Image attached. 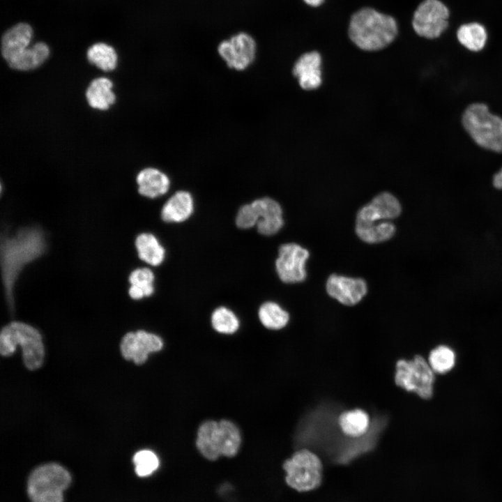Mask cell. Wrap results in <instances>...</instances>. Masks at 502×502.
<instances>
[{
    "instance_id": "cell-9",
    "label": "cell",
    "mask_w": 502,
    "mask_h": 502,
    "mask_svg": "<svg viewBox=\"0 0 502 502\" xmlns=\"http://www.w3.org/2000/svg\"><path fill=\"white\" fill-rule=\"evenodd\" d=\"M450 10L441 0H423L414 10L411 27L419 38L438 39L450 26Z\"/></svg>"
},
{
    "instance_id": "cell-3",
    "label": "cell",
    "mask_w": 502,
    "mask_h": 502,
    "mask_svg": "<svg viewBox=\"0 0 502 502\" xmlns=\"http://www.w3.org/2000/svg\"><path fill=\"white\" fill-rule=\"evenodd\" d=\"M195 443L204 458L215 461L221 456L233 457L236 455L241 446V436L238 427L231 420H208L199 425Z\"/></svg>"
},
{
    "instance_id": "cell-4",
    "label": "cell",
    "mask_w": 502,
    "mask_h": 502,
    "mask_svg": "<svg viewBox=\"0 0 502 502\" xmlns=\"http://www.w3.org/2000/svg\"><path fill=\"white\" fill-rule=\"evenodd\" d=\"M18 344L22 349L26 367L31 370L39 368L43 363L45 350L38 330L21 321H12L6 325L0 334L1 355L10 356Z\"/></svg>"
},
{
    "instance_id": "cell-20",
    "label": "cell",
    "mask_w": 502,
    "mask_h": 502,
    "mask_svg": "<svg viewBox=\"0 0 502 502\" xmlns=\"http://www.w3.org/2000/svg\"><path fill=\"white\" fill-rule=\"evenodd\" d=\"M455 37L460 46L471 52L477 53L486 47L489 35L483 24L471 21L462 23L457 27Z\"/></svg>"
},
{
    "instance_id": "cell-6",
    "label": "cell",
    "mask_w": 502,
    "mask_h": 502,
    "mask_svg": "<svg viewBox=\"0 0 502 502\" xmlns=\"http://www.w3.org/2000/svg\"><path fill=\"white\" fill-rule=\"evenodd\" d=\"M71 482L69 473L61 465L50 463L36 468L28 480L31 502H63V492Z\"/></svg>"
},
{
    "instance_id": "cell-5",
    "label": "cell",
    "mask_w": 502,
    "mask_h": 502,
    "mask_svg": "<svg viewBox=\"0 0 502 502\" xmlns=\"http://www.w3.org/2000/svg\"><path fill=\"white\" fill-rule=\"evenodd\" d=\"M462 124L481 147L502 153V118L492 114L483 103H473L464 110Z\"/></svg>"
},
{
    "instance_id": "cell-30",
    "label": "cell",
    "mask_w": 502,
    "mask_h": 502,
    "mask_svg": "<svg viewBox=\"0 0 502 502\" xmlns=\"http://www.w3.org/2000/svg\"><path fill=\"white\" fill-rule=\"evenodd\" d=\"M213 328L221 334H234L240 326V321L235 313L230 309L220 306L213 310L211 317Z\"/></svg>"
},
{
    "instance_id": "cell-31",
    "label": "cell",
    "mask_w": 502,
    "mask_h": 502,
    "mask_svg": "<svg viewBox=\"0 0 502 502\" xmlns=\"http://www.w3.org/2000/svg\"><path fill=\"white\" fill-rule=\"evenodd\" d=\"M135 472L139 477H146L152 474L159 466L157 455L151 450H142L133 457Z\"/></svg>"
},
{
    "instance_id": "cell-21",
    "label": "cell",
    "mask_w": 502,
    "mask_h": 502,
    "mask_svg": "<svg viewBox=\"0 0 502 502\" xmlns=\"http://www.w3.org/2000/svg\"><path fill=\"white\" fill-rule=\"evenodd\" d=\"M112 86V81L108 78L98 77L93 79L86 91L89 105L94 109H107L116 100Z\"/></svg>"
},
{
    "instance_id": "cell-1",
    "label": "cell",
    "mask_w": 502,
    "mask_h": 502,
    "mask_svg": "<svg viewBox=\"0 0 502 502\" xmlns=\"http://www.w3.org/2000/svg\"><path fill=\"white\" fill-rule=\"evenodd\" d=\"M347 32L349 39L358 49L375 52L392 44L399 35L400 27L393 15L365 6L351 15Z\"/></svg>"
},
{
    "instance_id": "cell-12",
    "label": "cell",
    "mask_w": 502,
    "mask_h": 502,
    "mask_svg": "<svg viewBox=\"0 0 502 502\" xmlns=\"http://www.w3.org/2000/svg\"><path fill=\"white\" fill-rule=\"evenodd\" d=\"M162 347L163 342L160 336L139 330L126 334L120 349L124 358L142 365L146 361L149 353L160 351Z\"/></svg>"
},
{
    "instance_id": "cell-24",
    "label": "cell",
    "mask_w": 502,
    "mask_h": 502,
    "mask_svg": "<svg viewBox=\"0 0 502 502\" xmlns=\"http://www.w3.org/2000/svg\"><path fill=\"white\" fill-rule=\"evenodd\" d=\"M356 232L362 241L368 243H377L392 238L395 232V227L388 220L374 222L356 221Z\"/></svg>"
},
{
    "instance_id": "cell-26",
    "label": "cell",
    "mask_w": 502,
    "mask_h": 502,
    "mask_svg": "<svg viewBox=\"0 0 502 502\" xmlns=\"http://www.w3.org/2000/svg\"><path fill=\"white\" fill-rule=\"evenodd\" d=\"M130 286L128 289L130 297L139 300L151 296L155 291L153 272L147 267L137 268L132 271L128 277Z\"/></svg>"
},
{
    "instance_id": "cell-10",
    "label": "cell",
    "mask_w": 502,
    "mask_h": 502,
    "mask_svg": "<svg viewBox=\"0 0 502 502\" xmlns=\"http://www.w3.org/2000/svg\"><path fill=\"white\" fill-rule=\"evenodd\" d=\"M258 45L255 38L244 31L220 40L217 52L227 66L236 71L248 68L256 60Z\"/></svg>"
},
{
    "instance_id": "cell-11",
    "label": "cell",
    "mask_w": 502,
    "mask_h": 502,
    "mask_svg": "<svg viewBox=\"0 0 502 502\" xmlns=\"http://www.w3.org/2000/svg\"><path fill=\"white\" fill-rule=\"evenodd\" d=\"M309 252L294 243H285L279 248L275 260V270L284 283H297L306 278L305 262Z\"/></svg>"
},
{
    "instance_id": "cell-28",
    "label": "cell",
    "mask_w": 502,
    "mask_h": 502,
    "mask_svg": "<svg viewBox=\"0 0 502 502\" xmlns=\"http://www.w3.org/2000/svg\"><path fill=\"white\" fill-rule=\"evenodd\" d=\"M258 317L261 324L271 330H280L288 324L289 313L281 306L272 301H266L258 310Z\"/></svg>"
},
{
    "instance_id": "cell-17",
    "label": "cell",
    "mask_w": 502,
    "mask_h": 502,
    "mask_svg": "<svg viewBox=\"0 0 502 502\" xmlns=\"http://www.w3.org/2000/svg\"><path fill=\"white\" fill-rule=\"evenodd\" d=\"M33 30L26 23H19L8 29L1 38V54L8 63L24 50L32 38Z\"/></svg>"
},
{
    "instance_id": "cell-22",
    "label": "cell",
    "mask_w": 502,
    "mask_h": 502,
    "mask_svg": "<svg viewBox=\"0 0 502 502\" xmlns=\"http://www.w3.org/2000/svg\"><path fill=\"white\" fill-rule=\"evenodd\" d=\"M139 258L146 264L160 266L165 258V249L158 239L151 233L139 234L135 241Z\"/></svg>"
},
{
    "instance_id": "cell-14",
    "label": "cell",
    "mask_w": 502,
    "mask_h": 502,
    "mask_svg": "<svg viewBox=\"0 0 502 502\" xmlns=\"http://www.w3.org/2000/svg\"><path fill=\"white\" fill-rule=\"evenodd\" d=\"M401 211L398 199L390 192H383L358 211L356 221L374 222L388 220L399 216Z\"/></svg>"
},
{
    "instance_id": "cell-15",
    "label": "cell",
    "mask_w": 502,
    "mask_h": 502,
    "mask_svg": "<svg viewBox=\"0 0 502 502\" xmlns=\"http://www.w3.org/2000/svg\"><path fill=\"white\" fill-rule=\"evenodd\" d=\"M251 204L257 213L256 227L260 234L272 236L282 229L284 225L282 209L277 201L265 197L257 199Z\"/></svg>"
},
{
    "instance_id": "cell-23",
    "label": "cell",
    "mask_w": 502,
    "mask_h": 502,
    "mask_svg": "<svg viewBox=\"0 0 502 502\" xmlns=\"http://www.w3.org/2000/svg\"><path fill=\"white\" fill-rule=\"evenodd\" d=\"M49 47L42 42L27 47L8 62L9 66L17 70H31L40 66L49 57Z\"/></svg>"
},
{
    "instance_id": "cell-34",
    "label": "cell",
    "mask_w": 502,
    "mask_h": 502,
    "mask_svg": "<svg viewBox=\"0 0 502 502\" xmlns=\"http://www.w3.org/2000/svg\"><path fill=\"white\" fill-rule=\"evenodd\" d=\"M307 6L312 8H318L322 6L326 0H301Z\"/></svg>"
},
{
    "instance_id": "cell-18",
    "label": "cell",
    "mask_w": 502,
    "mask_h": 502,
    "mask_svg": "<svg viewBox=\"0 0 502 502\" xmlns=\"http://www.w3.org/2000/svg\"><path fill=\"white\" fill-rule=\"evenodd\" d=\"M194 212V199L186 190L174 193L161 210V218L165 222L180 223L187 220Z\"/></svg>"
},
{
    "instance_id": "cell-7",
    "label": "cell",
    "mask_w": 502,
    "mask_h": 502,
    "mask_svg": "<svg viewBox=\"0 0 502 502\" xmlns=\"http://www.w3.org/2000/svg\"><path fill=\"white\" fill-rule=\"evenodd\" d=\"M286 483L299 492L317 489L323 480V465L313 452L303 448L295 452L283 464Z\"/></svg>"
},
{
    "instance_id": "cell-16",
    "label": "cell",
    "mask_w": 502,
    "mask_h": 502,
    "mask_svg": "<svg viewBox=\"0 0 502 502\" xmlns=\"http://www.w3.org/2000/svg\"><path fill=\"white\" fill-rule=\"evenodd\" d=\"M321 61L320 53L314 50L303 53L294 63L292 73L303 89H315L321 85Z\"/></svg>"
},
{
    "instance_id": "cell-27",
    "label": "cell",
    "mask_w": 502,
    "mask_h": 502,
    "mask_svg": "<svg viewBox=\"0 0 502 502\" xmlns=\"http://www.w3.org/2000/svg\"><path fill=\"white\" fill-rule=\"evenodd\" d=\"M339 424L345 435L356 439L367 432L370 418L365 411L356 409L342 413L339 418Z\"/></svg>"
},
{
    "instance_id": "cell-25",
    "label": "cell",
    "mask_w": 502,
    "mask_h": 502,
    "mask_svg": "<svg viewBox=\"0 0 502 502\" xmlns=\"http://www.w3.org/2000/svg\"><path fill=\"white\" fill-rule=\"evenodd\" d=\"M427 360L436 374L445 375L456 366L457 355L451 346L441 344L429 351Z\"/></svg>"
},
{
    "instance_id": "cell-2",
    "label": "cell",
    "mask_w": 502,
    "mask_h": 502,
    "mask_svg": "<svg viewBox=\"0 0 502 502\" xmlns=\"http://www.w3.org/2000/svg\"><path fill=\"white\" fill-rule=\"evenodd\" d=\"M45 250V239L36 228L22 229L1 245V266L6 296L12 301L15 281L22 267L38 257Z\"/></svg>"
},
{
    "instance_id": "cell-29",
    "label": "cell",
    "mask_w": 502,
    "mask_h": 502,
    "mask_svg": "<svg viewBox=\"0 0 502 502\" xmlns=\"http://www.w3.org/2000/svg\"><path fill=\"white\" fill-rule=\"evenodd\" d=\"M89 61L103 71H112L117 64V54L114 49L102 43L91 45L87 51Z\"/></svg>"
},
{
    "instance_id": "cell-8",
    "label": "cell",
    "mask_w": 502,
    "mask_h": 502,
    "mask_svg": "<svg viewBox=\"0 0 502 502\" xmlns=\"http://www.w3.org/2000/svg\"><path fill=\"white\" fill-rule=\"evenodd\" d=\"M395 381L401 388L427 400L434 396L436 374L427 360L417 354L411 360L400 359L397 361Z\"/></svg>"
},
{
    "instance_id": "cell-32",
    "label": "cell",
    "mask_w": 502,
    "mask_h": 502,
    "mask_svg": "<svg viewBox=\"0 0 502 502\" xmlns=\"http://www.w3.org/2000/svg\"><path fill=\"white\" fill-rule=\"evenodd\" d=\"M257 221V211L251 203L241 206L235 218L236 226L242 229H248L256 226Z\"/></svg>"
},
{
    "instance_id": "cell-19",
    "label": "cell",
    "mask_w": 502,
    "mask_h": 502,
    "mask_svg": "<svg viewBox=\"0 0 502 502\" xmlns=\"http://www.w3.org/2000/svg\"><path fill=\"white\" fill-rule=\"evenodd\" d=\"M136 181L139 193L150 199L165 195L171 185L169 176L154 167H146L141 170L137 175Z\"/></svg>"
},
{
    "instance_id": "cell-13",
    "label": "cell",
    "mask_w": 502,
    "mask_h": 502,
    "mask_svg": "<svg viewBox=\"0 0 502 502\" xmlns=\"http://www.w3.org/2000/svg\"><path fill=\"white\" fill-rule=\"evenodd\" d=\"M326 287L330 296L348 306L359 303L367 291V284L363 279L336 274L329 276Z\"/></svg>"
},
{
    "instance_id": "cell-33",
    "label": "cell",
    "mask_w": 502,
    "mask_h": 502,
    "mask_svg": "<svg viewBox=\"0 0 502 502\" xmlns=\"http://www.w3.org/2000/svg\"><path fill=\"white\" fill-rule=\"evenodd\" d=\"M492 183L496 189L502 190V168L494 174Z\"/></svg>"
}]
</instances>
